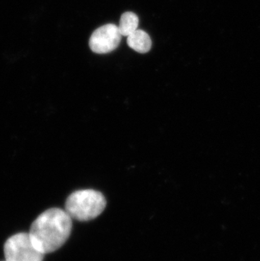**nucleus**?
I'll return each mask as SVG.
<instances>
[{
	"mask_svg": "<svg viewBox=\"0 0 260 261\" xmlns=\"http://www.w3.org/2000/svg\"><path fill=\"white\" fill-rule=\"evenodd\" d=\"M72 227V218L65 210L51 208L42 212L33 222L30 228V239L42 254H49L65 244Z\"/></svg>",
	"mask_w": 260,
	"mask_h": 261,
	"instance_id": "obj_1",
	"label": "nucleus"
},
{
	"mask_svg": "<svg viewBox=\"0 0 260 261\" xmlns=\"http://www.w3.org/2000/svg\"><path fill=\"white\" fill-rule=\"evenodd\" d=\"M107 206L104 195L94 190H77L65 203V212L72 220L88 222L99 217Z\"/></svg>",
	"mask_w": 260,
	"mask_h": 261,
	"instance_id": "obj_2",
	"label": "nucleus"
},
{
	"mask_svg": "<svg viewBox=\"0 0 260 261\" xmlns=\"http://www.w3.org/2000/svg\"><path fill=\"white\" fill-rule=\"evenodd\" d=\"M5 261H43L44 254L33 245L29 233L14 234L4 246Z\"/></svg>",
	"mask_w": 260,
	"mask_h": 261,
	"instance_id": "obj_3",
	"label": "nucleus"
},
{
	"mask_svg": "<svg viewBox=\"0 0 260 261\" xmlns=\"http://www.w3.org/2000/svg\"><path fill=\"white\" fill-rule=\"evenodd\" d=\"M120 32L117 25L108 24L96 29L91 35L89 45L96 54H108L115 50L121 41Z\"/></svg>",
	"mask_w": 260,
	"mask_h": 261,
	"instance_id": "obj_4",
	"label": "nucleus"
},
{
	"mask_svg": "<svg viewBox=\"0 0 260 261\" xmlns=\"http://www.w3.org/2000/svg\"><path fill=\"white\" fill-rule=\"evenodd\" d=\"M128 45L132 49L140 54L149 52L151 48V39L149 35L141 30H136L129 35L127 40Z\"/></svg>",
	"mask_w": 260,
	"mask_h": 261,
	"instance_id": "obj_5",
	"label": "nucleus"
},
{
	"mask_svg": "<svg viewBox=\"0 0 260 261\" xmlns=\"http://www.w3.org/2000/svg\"><path fill=\"white\" fill-rule=\"evenodd\" d=\"M139 25V18L135 13L126 12L122 15L120 22L118 25V31L120 32L121 36L128 37L138 30Z\"/></svg>",
	"mask_w": 260,
	"mask_h": 261,
	"instance_id": "obj_6",
	"label": "nucleus"
}]
</instances>
